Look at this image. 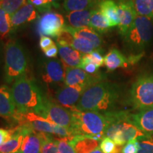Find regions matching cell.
I'll use <instances>...</instances> for the list:
<instances>
[{"mask_svg": "<svg viewBox=\"0 0 153 153\" xmlns=\"http://www.w3.org/2000/svg\"><path fill=\"white\" fill-rule=\"evenodd\" d=\"M128 58L116 48H111L104 57V65L108 71H114L118 68H126L128 65Z\"/></svg>", "mask_w": 153, "mask_h": 153, "instance_id": "25", "label": "cell"}, {"mask_svg": "<svg viewBox=\"0 0 153 153\" xmlns=\"http://www.w3.org/2000/svg\"><path fill=\"white\" fill-rule=\"evenodd\" d=\"M46 119L57 125L65 128L70 131L73 126V116L72 112L55 101L47 97L44 104L43 109L40 114Z\"/></svg>", "mask_w": 153, "mask_h": 153, "instance_id": "10", "label": "cell"}, {"mask_svg": "<svg viewBox=\"0 0 153 153\" xmlns=\"http://www.w3.org/2000/svg\"><path fill=\"white\" fill-rule=\"evenodd\" d=\"M75 153H90L99 148L100 141L91 137L76 136L69 140Z\"/></svg>", "mask_w": 153, "mask_h": 153, "instance_id": "26", "label": "cell"}, {"mask_svg": "<svg viewBox=\"0 0 153 153\" xmlns=\"http://www.w3.org/2000/svg\"><path fill=\"white\" fill-rule=\"evenodd\" d=\"M28 67V59L26 50L17 40H9L4 47V76L6 83H14L27 74Z\"/></svg>", "mask_w": 153, "mask_h": 153, "instance_id": "5", "label": "cell"}, {"mask_svg": "<svg viewBox=\"0 0 153 153\" xmlns=\"http://www.w3.org/2000/svg\"><path fill=\"white\" fill-rule=\"evenodd\" d=\"M56 39L57 45H68L76 50L83 55L89 54L95 50L90 42L85 39L74 38L67 30L62 32Z\"/></svg>", "mask_w": 153, "mask_h": 153, "instance_id": "16", "label": "cell"}, {"mask_svg": "<svg viewBox=\"0 0 153 153\" xmlns=\"http://www.w3.org/2000/svg\"><path fill=\"white\" fill-rule=\"evenodd\" d=\"M39 78L49 91L58 90L65 85V68L57 58H43L38 66Z\"/></svg>", "mask_w": 153, "mask_h": 153, "instance_id": "9", "label": "cell"}, {"mask_svg": "<svg viewBox=\"0 0 153 153\" xmlns=\"http://www.w3.org/2000/svg\"><path fill=\"white\" fill-rule=\"evenodd\" d=\"M89 27L95 30L97 33H104L108 31L111 28L108 21L101 14L98 9H94L91 14L90 22H89Z\"/></svg>", "mask_w": 153, "mask_h": 153, "instance_id": "27", "label": "cell"}, {"mask_svg": "<svg viewBox=\"0 0 153 153\" xmlns=\"http://www.w3.org/2000/svg\"><path fill=\"white\" fill-rule=\"evenodd\" d=\"M119 16V33L124 36L137 16L133 0H117Z\"/></svg>", "mask_w": 153, "mask_h": 153, "instance_id": "14", "label": "cell"}, {"mask_svg": "<svg viewBox=\"0 0 153 153\" xmlns=\"http://www.w3.org/2000/svg\"><path fill=\"white\" fill-rule=\"evenodd\" d=\"M139 143L138 153H153V139L151 136H145L137 139Z\"/></svg>", "mask_w": 153, "mask_h": 153, "instance_id": "34", "label": "cell"}, {"mask_svg": "<svg viewBox=\"0 0 153 153\" xmlns=\"http://www.w3.org/2000/svg\"><path fill=\"white\" fill-rule=\"evenodd\" d=\"M0 1H1V0H0Z\"/></svg>", "mask_w": 153, "mask_h": 153, "instance_id": "47", "label": "cell"}, {"mask_svg": "<svg viewBox=\"0 0 153 153\" xmlns=\"http://www.w3.org/2000/svg\"><path fill=\"white\" fill-rule=\"evenodd\" d=\"M56 142L60 153H75L70 145L69 139L56 137Z\"/></svg>", "mask_w": 153, "mask_h": 153, "instance_id": "35", "label": "cell"}, {"mask_svg": "<svg viewBox=\"0 0 153 153\" xmlns=\"http://www.w3.org/2000/svg\"><path fill=\"white\" fill-rule=\"evenodd\" d=\"M65 30H67L71 33L74 38H81L89 41L94 45L96 51H100L103 44L102 38L98 33H97L90 27L74 28L66 26Z\"/></svg>", "mask_w": 153, "mask_h": 153, "instance_id": "20", "label": "cell"}, {"mask_svg": "<svg viewBox=\"0 0 153 153\" xmlns=\"http://www.w3.org/2000/svg\"><path fill=\"white\" fill-rule=\"evenodd\" d=\"M128 102L135 110L153 106V74L139 76L132 85Z\"/></svg>", "mask_w": 153, "mask_h": 153, "instance_id": "8", "label": "cell"}, {"mask_svg": "<svg viewBox=\"0 0 153 153\" xmlns=\"http://www.w3.org/2000/svg\"><path fill=\"white\" fill-rule=\"evenodd\" d=\"M139 143L137 140H132L122 147L121 153H138Z\"/></svg>", "mask_w": 153, "mask_h": 153, "instance_id": "36", "label": "cell"}, {"mask_svg": "<svg viewBox=\"0 0 153 153\" xmlns=\"http://www.w3.org/2000/svg\"><path fill=\"white\" fill-rule=\"evenodd\" d=\"M37 18H38V10L27 1L22 7L11 15V24L14 32L29 23L33 22Z\"/></svg>", "mask_w": 153, "mask_h": 153, "instance_id": "15", "label": "cell"}, {"mask_svg": "<svg viewBox=\"0 0 153 153\" xmlns=\"http://www.w3.org/2000/svg\"><path fill=\"white\" fill-rule=\"evenodd\" d=\"M98 9L108 21L111 28L118 26L119 16L118 7L116 1L114 0H103L97 5Z\"/></svg>", "mask_w": 153, "mask_h": 153, "instance_id": "23", "label": "cell"}, {"mask_svg": "<svg viewBox=\"0 0 153 153\" xmlns=\"http://www.w3.org/2000/svg\"><path fill=\"white\" fill-rule=\"evenodd\" d=\"M73 116V126L70 130L72 137L82 136L101 141L104 137L106 120L104 114L91 111L70 110Z\"/></svg>", "mask_w": 153, "mask_h": 153, "instance_id": "4", "label": "cell"}, {"mask_svg": "<svg viewBox=\"0 0 153 153\" xmlns=\"http://www.w3.org/2000/svg\"><path fill=\"white\" fill-rule=\"evenodd\" d=\"M96 6L91 0H62V7L66 13L95 9Z\"/></svg>", "mask_w": 153, "mask_h": 153, "instance_id": "28", "label": "cell"}, {"mask_svg": "<svg viewBox=\"0 0 153 153\" xmlns=\"http://www.w3.org/2000/svg\"><path fill=\"white\" fill-rule=\"evenodd\" d=\"M65 20L60 14L49 11L38 17L37 28L41 36L57 38L65 29Z\"/></svg>", "mask_w": 153, "mask_h": 153, "instance_id": "11", "label": "cell"}, {"mask_svg": "<svg viewBox=\"0 0 153 153\" xmlns=\"http://www.w3.org/2000/svg\"><path fill=\"white\" fill-rule=\"evenodd\" d=\"M11 119L18 124L17 126H27L39 133L49 134L60 138L69 140L72 138L70 131L65 128L57 125L35 113H18L16 111Z\"/></svg>", "mask_w": 153, "mask_h": 153, "instance_id": "6", "label": "cell"}, {"mask_svg": "<svg viewBox=\"0 0 153 153\" xmlns=\"http://www.w3.org/2000/svg\"><path fill=\"white\" fill-rule=\"evenodd\" d=\"M0 153H1V152H0Z\"/></svg>", "mask_w": 153, "mask_h": 153, "instance_id": "46", "label": "cell"}, {"mask_svg": "<svg viewBox=\"0 0 153 153\" xmlns=\"http://www.w3.org/2000/svg\"><path fill=\"white\" fill-rule=\"evenodd\" d=\"M24 126L25 132L20 150L22 153H41V138L39 132Z\"/></svg>", "mask_w": 153, "mask_h": 153, "instance_id": "18", "label": "cell"}, {"mask_svg": "<svg viewBox=\"0 0 153 153\" xmlns=\"http://www.w3.org/2000/svg\"><path fill=\"white\" fill-rule=\"evenodd\" d=\"M86 89L82 86L64 85L55 92L56 102L60 106L72 110L76 108L80 97Z\"/></svg>", "mask_w": 153, "mask_h": 153, "instance_id": "13", "label": "cell"}, {"mask_svg": "<svg viewBox=\"0 0 153 153\" xmlns=\"http://www.w3.org/2000/svg\"><path fill=\"white\" fill-rule=\"evenodd\" d=\"M13 33L11 16L0 7V38H8Z\"/></svg>", "mask_w": 153, "mask_h": 153, "instance_id": "29", "label": "cell"}, {"mask_svg": "<svg viewBox=\"0 0 153 153\" xmlns=\"http://www.w3.org/2000/svg\"><path fill=\"white\" fill-rule=\"evenodd\" d=\"M94 9L66 13L64 17L66 26L74 28L89 27V22Z\"/></svg>", "mask_w": 153, "mask_h": 153, "instance_id": "21", "label": "cell"}, {"mask_svg": "<svg viewBox=\"0 0 153 153\" xmlns=\"http://www.w3.org/2000/svg\"><path fill=\"white\" fill-rule=\"evenodd\" d=\"M12 133V129L7 130L4 128H0V146L4 144L10 139Z\"/></svg>", "mask_w": 153, "mask_h": 153, "instance_id": "38", "label": "cell"}, {"mask_svg": "<svg viewBox=\"0 0 153 153\" xmlns=\"http://www.w3.org/2000/svg\"><path fill=\"white\" fill-rule=\"evenodd\" d=\"M15 153H22V151H21L20 150H19V151H17V152H15Z\"/></svg>", "mask_w": 153, "mask_h": 153, "instance_id": "44", "label": "cell"}, {"mask_svg": "<svg viewBox=\"0 0 153 153\" xmlns=\"http://www.w3.org/2000/svg\"><path fill=\"white\" fill-rule=\"evenodd\" d=\"M90 153H103V152H101V150H100V148H99H99L95 149L94 150H93L92 152H91Z\"/></svg>", "mask_w": 153, "mask_h": 153, "instance_id": "42", "label": "cell"}, {"mask_svg": "<svg viewBox=\"0 0 153 153\" xmlns=\"http://www.w3.org/2000/svg\"><path fill=\"white\" fill-rule=\"evenodd\" d=\"M131 120L145 134L153 136V106L131 114Z\"/></svg>", "mask_w": 153, "mask_h": 153, "instance_id": "17", "label": "cell"}, {"mask_svg": "<svg viewBox=\"0 0 153 153\" xmlns=\"http://www.w3.org/2000/svg\"><path fill=\"white\" fill-rule=\"evenodd\" d=\"M79 68H81L84 71L90 74H94L98 72L99 67L94 63H85V64H80Z\"/></svg>", "mask_w": 153, "mask_h": 153, "instance_id": "37", "label": "cell"}, {"mask_svg": "<svg viewBox=\"0 0 153 153\" xmlns=\"http://www.w3.org/2000/svg\"><path fill=\"white\" fill-rule=\"evenodd\" d=\"M58 54L65 68H78L83 54L68 45H57Z\"/></svg>", "mask_w": 153, "mask_h": 153, "instance_id": "22", "label": "cell"}, {"mask_svg": "<svg viewBox=\"0 0 153 153\" xmlns=\"http://www.w3.org/2000/svg\"><path fill=\"white\" fill-rule=\"evenodd\" d=\"M48 1L51 3L53 7L58 9L60 7V1L62 0H48Z\"/></svg>", "mask_w": 153, "mask_h": 153, "instance_id": "41", "label": "cell"}, {"mask_svg": "<svg viewBox=\"0 0 153 153\" xmlns=\"http://www.w3.org/2000/svg\"><path fill=\"white\" fill-rule=\"evenodd\" d=\"M28 1H32V0H28Z\"/></svg>", "mask_w": 153, "mask_h": 153, "instance_id": "45", "label": "cell"}, {"mask_svg": "<svg viewBox=\"0 0 153 153\" xmlns=\"http://www.w3.org/2000/svg\"><path fill=\"white\" fill-rule=\"evenodd\" d=\"M126 44L131 49L143 50L153 37V22L147 17L137 15L123 36Z\"/></svg>", "mask_w": 153, "mask_h": 153, "instance_id": "7", "label": "cell"}, {"mask_svg": "<svg viewBox=\"0 0 153 153\" xmlns=\"http://www.w3.org/2000/svg\"><path fill=\"white\" fill-rule=\"evenodd\" d=\"M11 129L13 131L12 135L7 142L0 146V152L15 153L21 149L24 137V126H16Z\"/></svg>", "mask_w": 153, "mask_h": 153, "instance_id": "24", "label": "cell"}, {"mask_svg": "<svg viewBox=\"0 0 153 153\" xmlns=\"http://www.w3.org/2000/svg\"><path fill=\"white\" fill-rule=\"evenodd\" d=\"M54 43H55L53 42V41L51 38L48 37V36H41V38H40V41H39V45H40V48H41L43 51H45V49H47L48 48L51 46V45Z\"/></svg>", "mask_w": 153, "mask_h": 153, "instance_id": "39", "label": "cell"}, {"mask_svg": "<svg viewBox=\"0 0 153 153\" xmlns=\"http://www.w3.org/2000/svg\"><path fill=\"white\" fill-rule=\"evenodd\" d=\"M99 147L103 153H121L122 147L116 145L112 140L107 137L101 140Z\"/></svg>", "mask_w": 153, "mask_h": 153, "instance_id": "33", "label": "cell"}, {"mask_svg": "<svg viewBox=\"0 0 153 153\" xmlns=\"http://www.w3.org/2000/svg\"><path fill=\"white\" fill-rule=\"evenodd\" d=\"M106 120L104 137L112 140L116 145L123 147L132 140L148 136L141 131L131 120L128 111H113L104 114Z\"/></svg>", "mask_w": 153, "mask_h": 153, "instance_id": "3", "label": "cell"}, {"mask_svg": "<svg viewBox=\"0 0 153 153\" xmlns=\"http://www.w3.org/2000/svg\"><path fill=\"white\" fill-rule=\"evenodd\" d=\"M120 98V90L115 84L102 81L89 86L83 91L76 108L104 114L114 111Z\"/></svg>", "mask_w": 153, "mask_h": 153, "instance_id": "1", "label": "cell"}, {"mask_svg": "<svg viewBox=\"0 0 153 153\" xmlns=\"http://www.w3.org/2000/svg\"><path fill=\"white\" fill-rule=\"evenodd\" d=\"M11 89L16 112H33L41 114L47 97L27 74L16 79Z\"/></svg>", "mask_w": 153, "mask_h": 153, "instance_id": "2", "label": "cell"}, {"mask_svg": "<svg viewBox=\"0 0 153 153\" xmlns=\"http://www.w3.org/2000/svg\"><path fill=\"white\" fill-rule=\"evenodd\" d=\"M137 14L153 21V0H133Z\"/></svg>", "mask_w": 153, "mask_h": 153, "instance_id": "30", "label": "cell"}, {"mask_svg": "<svg viewBox=\"0 0 153 153\" xmlns=\"http://www.w3.org/2000/svg\"><path fill=\"white\" fill-rule=\"evenodd\" d=\"M41 138V153H60L56 137L49 134L40 133Z\"/></svg>", "mask_w": 153, "mask_h": 153, "instance_id": "31", "label": "cell"}, {"mask_svg": "<svg viewBox=\"0 0 153 153\" xmlns=\"http://www.w3.org/2000/svg\"><path fill=\"white\" fill-rule=\"evenodd\" d=\"M16 111L11 89L7 85L0 86V116L11 118Z\"/></svg>", "mask_w": 153, "mask_h": 153, "instance_id": "19", "label": "cell"}, {"mask_svg": "<svg viewBox=\"0 0 153 153\" xmlns=\"http://www.w3.org/2000/svg\"><path fill=\"white\" fill-rule=\"evenodd\" d=\"M43 52L44 55L48 58H55V57H56L57 53H58V47L55 45V43H54L51 46L43 51Z\"/></svg>", "mask_w": 153, "mask_h": 153, "instance_id": "40", "label": "cell"}, {"mask_svg": "<svg viewBox=\"0 0 153 153\" xmlns=\"http://www.w3.org/2000/svg\"><path fill=\"white\" fill-rule=\"evenodd\" d=\"M102 80L104 78L100 74H90L79 68H65V85L66 86H82L87 89Z\"/></svg>", "mask_w": 153, "mask_h": 153, "instance_id": "12", "label": "cell"}, {"mask_svg": "<svg viewBox=\"0 0 153 153\" xmlns=\"http://www.w3.org/2000/svg\"><path fill=\"white\" fill-rule=\"evenodd\" d=\"M91 1H92L95 4L98 5V4H99V2H101V1H103V0H91Z\"/></svg>", "mask_w": 153, "mask_h": 153, "instance_id": "43", "label": "cell"}, {"mask_svg": "<svg viewBox=\"0 0 153 153\" xmlns=\"http://www.w3.org/2000/svg\"><path fill=\"white\" fill-rule=\"evenodd\" d=\"M28 0H1L0 7L11 16L22 7Z\"/></svg>", "mask_w": 153, "mask_h": 153, "instance_id": "32", "label": "cell"}]
</instances>
